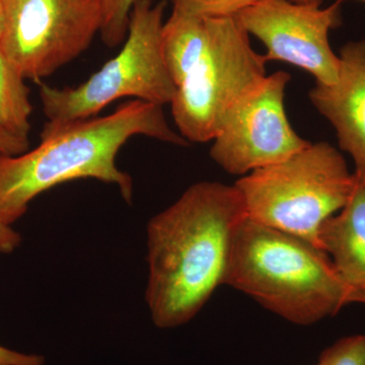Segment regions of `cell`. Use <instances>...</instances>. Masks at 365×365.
Instances as JSON below:
<instances>
[{"label":"cell","mask_w":365,"mask_h":365,"mask_svg":"<svg viewBox=\"0 0 365 365\" xmlns=\"http://www.w3.org/2000/svg\"><path fill=\"white\" fill-rule=\"evenodd\" d=\"M247 215L235 185L204 181L151 218L145 302L155 327L189 323L225 284L232 237Z\"/></svg>","instance_id":"6da1fadb"},{"label":"cell","mask_w":365,"mask_h":365,"mask_svg":"<svg viewBox=\"0 0 365 365\" xmlns=\"http://www.w3.org/2000/svg\"><path fill=\"white\" fill-rule=\"evenodd\" d=\"M189 145L173 130L163 106L133 100L116 111L61 125L45 124L37 148L19 155L0 153V222L13 225L36 197L63 182L95 179L115 185L127 203L133 180L120 170L118 153L134 136Z\"/></svg>","instance_id":"7a4b0ae2"},{"label":"cell","mask_w":365,"mask_h":365,"mask_svg":"<svg viewBox=\"0 0 365 365\" xmlns=\"http://www.w3.org/2000/svg\"><path fill=\"white\" fill-rule=\"evenodd\" d=\"M225 284L299 326L336 316L355 294L323 249L248 215L232 237Z\"/></svg>","instance_id":"3957f363"},{"label":"cell","mask_w":365,"mask_h":365,"mask_svg":"<svg viewBox=\"0 0 365 365\" xmlns=\"http://www.w3.org/2000/svg\"><path fill=\"white\" fill-rule=\"evenodd\" d=\"M235 185L250 218L319 247V228L349 200L355 174L337 148L322 141Z\"/></svg>","instance_id":"277c9868"},{"label":"cell","mask_w":365,"mask_h":365,"mask_svg":"<svg viewBox=\"0 0 365 365\" xmlns=\"http://www.w3.org/2000/svg\"><path fill=\"white\" fill-rule=\"evenodd\" d=\"M165 1L137 0L121 51L85 83L74 88L42 83L39 96L49 126H61L93 118L123 98L170 104L177 86L165 66L162 32Z\"/></svg>","instance_id":"5b68a950"},{"label":"cell","mask_w":365,"mask_h":365,"mask_svg":"<svg viewBox=\"0 0 365 365\" xmlns=\"http://www.w3.org/2000/svg\"><path fill=\"white\" fill-rule=\"evenodd\" d=\"M207 21L202 59L177 86L170 102L175 124L188 143L213 140L235 106L267 76V60L255 51L237 19Z\"/></svg>","instance_id":"8992f818"},{"label":"cell","mask_w":365,"mask_h":365,"mask_svg":"<svg viewBox=\"0 0 365 365\" xmlns=\"http://www.w3.org/2000/svg\"><path fill=\"white\" fill-rule=\"evenodd\" d=\"M0 50L24 78L40 81L90 47L102 0H1Z\"/></svg>","instance_id":"52a82bcc"},{"label":"cell","mask_w":365,"mask_h":365,"mask_svg":"<svg viewBox=\"0 0 365 365\" xmlns=\"http://www.w3.org/2000/svg\"><path fill=\"white\" fill-rule=\"evenodd\" d=\"M290 78L284 71L266 76L230 113L209 153L228 174L246 176L311 144L294 131L285 111Z\"/></svg>","instance_id":"ba28073f"},{"label":"cell","mask_w":365,"mask_h":365,"mask_svg":"<svg viewBox=\"0 0 365 365\" xmlns=\"http://www.w3.org/2000/svg\"><path fill=\"white\" fill-rule=\"evenodd\" d=\"M341 4L321 9L290 0H259L235 18L263 43L267 61L287 62L311 73L317 83L331 86L339 78L340 58L329 33L342 23Z\"/></svg>","instance_id":"9c48e42d"},{"label":"cell","mask_w":365,"mask_h":365,"mask_svg":"<svg viewBox=\"0 0 365 365\" xmlns=\"http://www.w3.org/2000/svg\"><path fill=\"white\" fill-rule=\"evenodd\" d=\"M339 78L334 85L317 83L309 97L332 124L339 148L349 153L355 173L365 177V41L340 49Z\"/></svg>","instance_id":"30bf717a"},{"label":"cell","mask_w":365,"mask_h":365,"mask_svg":"<svg viewBox=\"0 0 365 365\" xmlns=\"http://www.w3.org/2000/svg\"><path fill=\"white\" fill-rule=\"evenodd\" d=\"M354 174L349 200L323 223L318 240L341 279L355 292L365 290V177Z\"/></svg>","instance_id":"8fae6325"},{"label":"cell","mask_w":365,"mask_h":365,"mask_svg":"<svg viewBox=\"0 0 365 365\" xmlns=\"http://www.w3.org/2000/svg\"><path fill=\"white\" fill-rule=\"evenodd\" d=\"M207 19L172 14L163 24L162 51L165 66L176 86L193 71L207 48Z\"/></svg>","instance_id":"7c38bea8"},{"label":"cell","mask_w":365,"mask_h":365,"mask_svg":"<svg viewBox=\"0 0 365 365\" xmlns=\"http://www.w3.org/2000/svg\"><path fill=\"white\" fill-rule=\"evenodd\" d=\"M25 79L0 50V129L29 138L33 106Z\"/></svg>","instance_id":"4fadbf2b"},{"label":"cell","mask_w":365,"mask_h":365,"mask_svg":"<svg viewBox=\"0 0 365 365\" xmlns=\"http://www.w3.org/2000/svg\"><path fill=\"white\" fill-rule=\"evenodd\" d=\"M259 0H172L173 13L199 19L235 18Z\"/></svg>","instance_id":"5bb4252c"},{"label":"cell","mask_w":365,"mask_h":365,"mask_svg":"<svg viewBox=\"0 0 365 365\" xmlns=\"http://www.w3.org/2000/svg\"><path fill=\"white\" fill-rule=\"evenodd\" d=\"M137 0H102L101 36L108 47H116L126 39L132 7Z\"/></svg>","instance_id":"9a60e30c"},{"label":"cell","mask_w":365,"mask_h":365,"mask_svg":"<svg viewBox=\"0 0 365 365\" xmlns=\"http://www.w3.org/2000/svg\"><path fill=\"white\" fill-rule=\"evenodd\" d=\"M316 365H365V334L338 340L324 350Z\"/></svg>","instance_id":"2e32d148"},{"label":"cell","mask_w":365,"mask_h":365,"mask_svg":"<svg viewBox=\"0 0 365 365\" xmlns=\"http://www.w3.org/2000/svg\"><path fill=\"white\" fill-rule=\"evenodd\" d=\"M45 357L9 349L0 345V365H44Z\"/></svg>","instance_id":"e0dca14e"},{"label":"cell","mask_w":365,"mask_h":365,"mask_svg":"<svg viewBox=\"0 0 365 365\" xmlns=\"http://www.w3.org/2000/svg\"><path fill=\"white\" fill-rule=\"evenodd\" d=\"M29 148H30L29 138L14 135L11 132L0 129V153L2 155H21L28 151Z\"/></svg>","instance_id":"ac0fdd59"},{"label":"cell","mask_w":365,"mask_h":365,"mask_svg":"<svg viewBox=\"0 0 365 365\" xmlns=\"http://www.w3.org/2000/svg\"><path fill=\"white\" fill-rule=\"evenodd\" d=\"M21 242V235L11 225L0 222V253H13Z\"/></svg>","instance_id":"d6986e66"},{"label":"cell","mask_w":365,"mask_h":365,"mask_svg":"<svg viewBox=\"0 0 365 365\" xmlns=\"http://www.w3.org/2000/svg\"><path fill=\"white\" fill-rule=\"evenodd\" d=\"M295 4H306V6H321L323 0H290Z\"/></svg>","instance_id":"ffe728a7"},{"label":"cell","mask_w":365,"mask_h":365,"mask_svg":"<svg viewBox=\"0 0 365 365\" xmlns=\"http://www.w3.org/2000/svg\"><path fill=\"white\" fill-rule=\"evenodd\" d=\"M353 302H359V304H364L365 306V290L355 292L354 297H353Z\"/></svg>","instance_id":"44dd1931"},{"label":"cell","mask_w":365,"mask_h":365,"mask_svg":"<svg viewBox=\"0 0 365 365\" xmlns=\"http://www.w3.org/2000/svg\"><path fill=\"white\" fill-rule=\"evenodd\" d=\"M2 30H4V7H2V1L0 0V37H1Z\"/></svg>","instance_id":"7402d4cb"},{"label":"cell","mask_w":365,"mask_h":365,"mask_svg":"<svg viewBox=\"0 0 365 365\" xmlns=\"http://www.w3.org/2000/svg\"><path fill=\"white\" fill-rule=\"evenodd\" d=\"M341 2L346 1V0H340ZM356 1L365 2V0H356Z\"/></svg>","instance_id":"603a6c76"}]
</instances>
